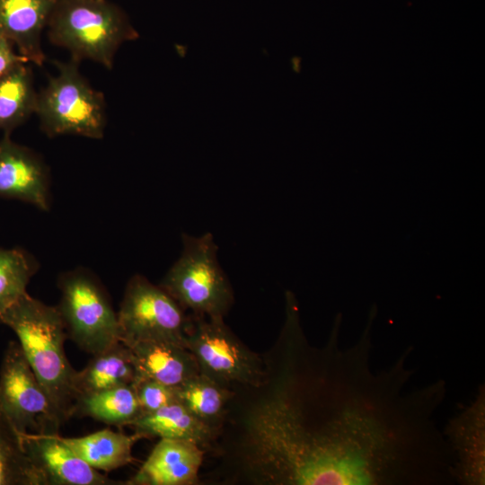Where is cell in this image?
I'll list each match as a JSON object with an SVG mask.
<instances>
[{"instance_id":"1","label":"cell","mask_w":485,"mask_h":485,"mask_svg":"<svg viewBox=\"0 0 485 485\" xmlns=\"http://www.w3.org/2000/svg\"><path fill=\"white\" fill-rule=\"evenodd\" d=\"M340 346L341 316L327 342L310 344L295 306L264 355L265 376L238 388L226 419L232 462L256 485H453L454 458L435 416L443 379L407 390L408 346L374 372L372 327Z\"/></svg>"},{"instance_id":"2","label":"cell","mask_w":485,"mask_h":485,"mask_svg":"<svg viewBox=\"0 0 485 485\" xmlns=\"http://www.w3.org/2000/svg\"><path fill=\"white\" fill-rule=\"evenodd\" d=\"M16 335L26 359L65 423L75 401V376L65 352L66 327L57 306L25 293L0 315Z\"/></svg>"},{"instance_id":"3","label":"cell","mask_w":485,"mask_h":485,"mask_svg":"<svg viewBox=\"0 0 485 485\" xmlns=\"http://www.w3.org/2000/svg\"><path fill=\"white\" fill-rule=\"evenodd\" d=\"M47 28L50 41L75 61L90 59L108 69L119 48L137 37L125 12L109 0H56Z\"/></svg>"},{"instance_id":"4","label":"cell","mask_w":485,"mask_h":485,"mask_svg":"<svg viewBox=\"0 0 485 485\" xmlns=\"http://www.w3.org/2000/svg\"><path fill=\"white\" fill-rule=\"evenodd\" d=\"M214 236L182 234V251L160 283L192 315L225 318L234 296L217 259Z\"/></svg>"},{"instance_id":"5","label":"cell","mask_w":485,"mask_h":485,"mask_svg":"<svg viewBox=\"0 0 485 485\" xmlns=\"http://www.w3.org/2000/svg\"><path fill=\"white\" fill-rule=\"evenodd\" d=\"M57 73L37 95L35 114L44 133L101 139L106 127L103 94L81 75L74 60L57 63Z\"/></svg>"},{"instance_id":"6","label":"cell","mask_w":485,"mask_h":485,"mask_svg":"<svg viewBox=\"0 0 485 485\" xmlns=\"http://www.w3.org/2000/svg\"><path fill=\"white\" fill-rule=\"evenodd\" d=\"M57 305L67 336L83 350L95 355L119 340L117 313L100 280L88 269L76 268L57 280Z\"/></svg>"},{"instance_id":"7","label":"cell","mask_w":485,"mask_h":485,"mask_svg":"<svg viewBox=\"0 0 485 485\" xmlns=\"http://www.w3.org/2000/svg\"><path fill=\"white\" fill-rule=\"evenodd\" d=\"M185 346L199 372L224 387L255 386L264 379L263 357L242 343L224 318L190 315Z\"/></svg>"},{"instance_id":"8","label":"cell","mask_w":485,"mask_h":485,"mask_svg":"<svg viewBox=\"0 0 485 485\" xmlns=\"http://www.w3.org/2000/svg\"><path fill=\"white\" fill-rule=\"evenodd\" d=\"M117 316L125 345L167 341L185 346L190 316L162 287L140 274L128 281Z\"/></svg>"},{"instance_id":"9","label":"cell","mask_w":485,"mask_h":485,"mask_svg":"<svg viewBox=\"0 0 485 485\" xmlns=\"http://www.w3.org/2000/svg\"><path fill=\"white\" fill-rule=\"evenodd\" d=\"M0 408L20 433L59 434L64 424L18 341H10L4 353Z\"/></svg>"},{"instance_id":"10","label":"cell","mask_w":485,"mask_h":485,"mask_svg":"<svg viewBox=\"0 0 485 485\" xmlns=\"http://www.w3.org/2000/svg\"><path fill=\"white\" fill-rule=\"evenodd\" d=\"M442 434L454 457L453 476L460 485L485 484V385L444 426Z\"/></svg>"},{"instance_id":"11","label":"cell","mask_w":485,"mask_h":485,"mask_svg":"<svg viewBox=\"0 0 485 485\" xmlns=\"http://www.w3.org/2000/svg\"><path fill=\"white\" fill-rule=\"evenodd\" d=\"M0 198L16 199L42 211L50 208V176L44 161L10 135L0 139Z\"/></svg>"},{"instance_id":"12","label":"cell","mask_w":485,"mask_h":485,"mask_svg":"<svg viewBox=\"0 0 485 485\" xmlns=\"http://www.w3.org/2000/svg\"><path fill=\"white\" fill-rule=\"evenodd\" d=\"M23 448L44 485H120L79 458L59 434L21 433ZM126 485V484H125Z\"/></svg>"},{"instance_id":"13","label":"cell","mask_w":485,"mask_h":485,"mask_svg":"<svg viewBox=\"0 0 485 485\" xmlns=\"http://www.w3.org/2000/svg\"><path fill=\"white\" fill-rule=\"evenodd\" d=\"M205 453L190 441L161 438L137 472L125 484H198Z\"/></svg>"},{"instance_id":"14","label":"cell","mask_w":485,"mask_h":485,"mask_svg":"<svg viewBox=\"0 0 485 485\" xmlns=\"http://www.w3.org/2000/svg\"><path fill=\"white\" fill-rule=\"evenodd\" d=\"M56 0H0V34L28 62L41 66L45 57L41 34Z\"/></svg>"},{"instance_id":"15","label":"cell","mask_w":485,"mask_h":485,"mask_svg":"<svg viewBox=\"0 0 485 485\" xmlns=\"http://www.w3.org/2000/svg\"><path fill=\"white\" fill-rule=\"evenodd\" d=\"M127 346L137 370V380L152 379L178 387L200 373L194 356L184 345L167 341H138Z\"/></svg>"},{"instance_id":"16","label":"cell","mask_w":485,"mask_h":485,"mask_svg":"<svg viewBox=\"0 0 485 485\" xmlns=\"http://www.w3.org/2000/svg\"><path fill=\"white\" fill-rule=\"evenodd\" d=\"M130 426L144 438L158 436L190 441L206 452L210 450L217 436L214 428L199 420L180 401L144 413Z\"/></svg>"},{"instance_id":"17","label":"cell","mask_w":485,"mask_h":485,"mask_svg":"<svg viewBox=\"0 0 485 485\" xmlns=\"http://www.w3.org/2000/svg\"><path fill=\"white\" fill-rule=\"evenodd\" d=\"M136 380L137 370L131 352L127 345L119 341L93 355L85 367L76 371L74 382L75 400L113 387L133 385Z\"/></svg>"},{"instance_id":"18","label":"cell","mask_w":485,"mask_h":485,"mask_svg":"<svg viewBox=\"0 0 485 485\" xmlns=\"http://www.w3.org/2000/svg\"><path fill=\"white\" fill-rule=\"evenodd\" d=\"M61 440L82 460L98 471L110 472L134 461L132 448L144 438L135 432L126 435L104 428L80 437Z\"/></svg>"},{"instance_id":"19","label":"cell","mask_w":485,"mask_h":485,"mask_svg":"<svg viewBox=\"0 0 485 485\" xmlns=\"http://www.w3.org/2000/svg\"><path fill=\"white\" fill-rule=\"evenodd\" d=\"M142 414L135 388L125 384L78 397L72 417H90L111 426H130Z\"/></svg>"},{"instance_id":"20","label":"cell","mask_w":485,"mask_h":485,"mask_svg":"<svg viewBox=\"0 0 485 485\" xmlns=\"http://www.w3.org/2000/svg\"><path fill=\"white\" fill-rule=\"evenodd\" d=\"M176 388L179 401L218 435L234 391L202 373L189 378Z\"/></svg>"},{"instance_id":"21","label":"cell","mask_w":485,"mask_h":485,"mask_svg":"<svg viewBox=\"0 0 485 485\" xmlns=\"http://www.w3.org/2000/svg\"><path fill=\"white\" fill-rule=\"evenodd\" d=\"M38 93L26 63L14 66L0 78V130L4 135L35 113Z\"/></svg>"},{"instance_id":"22","label":"cell","mask_w":485,"mask_h":485,"mask_svg":"<svg viewBox=\"0 0 485 485\" xmlns=\"http://www.w3.org/2000/svg\"><path fill=\"white\" fill-rule=\"evenodd\" d=\"M0 485H44L27 455L21 433L0 408Z\"/></svg>"},{"instance_id":"23","label":"cell","mask_w":485,"mask_h":485,"mask_svg":"<svg viewBox=\"0 0 485 485\" xmlns=\"http://www.w3.org/2000/svg\"><path fill=\"white\" fill-rule=\"evenodd\" d=\"M38 263L25 250L0 247V315L27 293Z\"/></svg>"},{"instance_id":"24","label":"cell","mask_w":485,"mask_h":485,"mask_svg":"<svg viewBox=\"0 0 485 485\" xmlns=\"http://www.w3.org/2000/svg\"><path fill=\"white\" fill-rule=\"evenodd\" d=\"M133 386L142 414L153 412L162 407L179 401L177 388L158 381L146 378L137 379Z\"/></svg>"},{"instance_id":"25","label":"cell","mask_w":485,"mask_h":485,"mask_svg":"<svg viewBox=\"0 0 485 485\" xmlns=\"http://www.w3.org/2000/svg\"><path fill=\"white\" fill-rule=\"evenodd\" d=\"M27 62L15 51L13 44L0 34V78L17 65Z\"/></svg>"}]
</instances>
